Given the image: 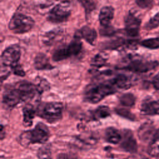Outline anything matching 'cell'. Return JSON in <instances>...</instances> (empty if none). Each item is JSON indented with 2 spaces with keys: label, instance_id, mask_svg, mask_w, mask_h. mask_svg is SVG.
I'll list each match as a JSON object with an SVG mask.
<instances>
[{
  "label": "cell",
  "instance_id": "cell-7",
  "mask_svg": "<svg viewBox=\"0 0 159 159\" xmlns=\"http://www.w3.org/2000/svg\"><path fill=\"white\" fill-rule=\"evenodd\" d=\"M25 101L24 94L17 83L7 87L3 93L2 103L7 109H12L18 104Z\"/></svg>",
  "mask_w": 159,
  "mask_h": 159
},
{
  "label": "cell",
  "instance_id": "cell-29",
  "mask_svg": "<svg viewBox=\"0 0 159 159\" xmlns=\"http://www.w3.org/2000/svg\"><path fill=\"white\" fill-rule=\"evenodd\" d=\"M39 81L37 83V84L36 85V87L39 93L47 90L49 88V84L45 80L42 78H39Z\"/></svg>",
  "mask_w": 159,
  "mask_h": 159
},
{
  "label": "cell",
  "instance_id": "cell-23",
  "mask_svg": "<svg viewBox=\"0 0 159 159\" xmlns=\"http://www.w3.org/2000/svg\"><path fill=\"white\" fill-rule=\"evenodd\" d=\"M120 103L125 107H132L135 104V97L131 93H125L119 98Z\"/></svg>",
  "mask_w": 159,
  "mask_h": 159
},
{
  "label": "cell",
  "instance_id": "cell-9",
  "mask_svg": "<svg viewBox=\"0 0 159 159\" xmlns=\"http://www.w3.org/2000/svg\"><path fill=\"white\" fill-rule=\"evenodd\" d=\"M20 57V49L18 45H13L6 48L1 55L3 66L13 67L17 64Z\"/></svg>",
  "mask_w": 159,
  "mask_h": 159
},
{
  "label": "cell",
  "instance_id": "cell-12",
  "mask_svg": "<svg viewBox=\"0 0 159 159\" xmlns=\"http://www.w3.org/2000/svg\"><path fill=\"white\" fill-rule=\"evenodd\" d=\"M111 81L117 89H127L133 86L135 80L130 75L121 73L116 76Z\"/></svg>",
  "mask_w": 159,
  "mask_h": 159
},
{
  "label": "cell",
  "instance_id": "cell-34",
  "mask_svg": "<svg viewBox=\"0 0 159 159\" xmlns=\"http://www.w3.org/2000/svg\"><path fill=\"white\" fill-rule=\"evenodd\" d=\"M11 68L15 75L20 76H23L25 75V72L24 71V70H22V67L20 65L17 64L15 66H14L13 67H12Z\"/></svg>",
  "mask_w": 159,
  "mask_h": 159
},
{
  "label": "cell",
  "instance_id": "cell-35",
  "mask_svg": "<svg viewBox=\"0 0 159 159\" xmlns=\"http://www.w3.org/2000/svg\"><path fill=\"white\" fill-rule=\"evenodd\" d=\"M152 84L156 89L159 90V73L153 77L152 80Z\"/></svg>",
  "mask_w": 159,
  "mask_h": 159
},
{
  "label": "cell",
  "instance_id": "cell-20",
  "mask_svg": "<svg viewBox=\"0 0 159 159\" xmlns=\"http://www.w3.org/2000/svg\"><path fill=\"white\" fill-rule=\"evenodd\" d=\"M36 112L37 111L31 104H27L23 107V122L25 127H29L32 125Z\"/></svg>",
  "mask_w": 159,
  "mask_h": 159
},
{
  "label": "cell",
  "instance_id": "cell-8",
  "mask_svg": "<svg viewBox=\"0 0 159 159\" xmlns=\"http://www.w3.org/2000/svg\"><path fill=\"white\" fill-rule=\"evenodd\" d=\"M71 14V6L68 1H63L55 5L49 12L47 19L53 23L63 22Z\"/></svg>",
  "mask_w": 159,
  "mask_h": 159
},
{
  "label": "cell",
  "instance_id": "cell-14",
  "mask_svg": "<svg viewBox=\"0 0 159 159\" xmlns=\"http://www.w3.org/2000/svg\"><path fill=\"white\" fill-rule=\"evenodd\" d=\"M114 10L111 6L102 7L99 14V20L101 27L109 26L114 17Z\"/></svg>",
  "mask_w": 159,
  "mask_h": 159
},
{
  "label": "cell",
  "instance_id": "cell-28",
  "mask_svg": "<svg viewBox=\"0 0 159 159\" xmlns=\"http://www.w3.org/2000/svg\"><path fill=\"white\" fill-rule=\"evenodd\" d=\"M38 156L40 159H48L50 156V148L48 145H45L39 148Z\"/></svg>",
  "mask_w": 159,
  "mask_h": 159
},
{
  "label": "cell",
  "instance_id": "cell-21",
  "mask_svg": "<svg viewBox=\"0 0 159 159\" xmlns=\"http://www.w3.org/2000/svg\"><path fill=\"white\" fill-rule=\"evenodd\" d=\"M62 34V30L60 29H53L49 32H46L43 37L42 42L46 45H52L57 39L60 37Z\"/></svg>",
  "mask_w": 159,
  "mask_h": 159
},
{
  "label": "cell",
  "instance_id": "cell-25",
  "mask_svg": "<svg viewBox=\"0 0 159 159\" xmlns=\"http://www.w3.org/2000/svg\"><path fill=\"white\" fill-rule=\"evenodd\" d=\"M85 10L86 14L93 12L96 7L95 0H78Z\"/></svg>",
  "mask_w": 159,
  "mask_h": 159
},
{
  "label": "cell",
  "instance_id": "cell-26",
  "mask_svg": "<svg viewBox=\"0 0 159 159\" xmlns=\"http://www.w3.org/2000/svg\"><path fill=\"white\" fill-rule=\"evenodd\" d=\"M159 26V12L153 16L145 24V28L147 30H152Z\"/></svg>",
  "mask_w": 159,
  "mask_h": 159
},
{
  "label": "cell",
  "instance_id": "cell-10",
  "mask_svg": "<svg viewBox=\"0 0 159 159\" xmlns=\"http://www.w3.org/2000/svg\"><path fill=\"white\" fill-rule=\"evenodd\" d=\"M141 20L135 13L129 12L125 18V30L128 36L136 37L139 33Z\"/></svg>",
  "mask_w": 159,
  "mask_h": 159
},
{
  "label": "cell",
  "instance_id": "cell-2",
  "mask_svg": "<svg viewBox=\"0 0 159 159\" xmlns=\"http://www.w3.org/2000/svg\"><path fill=\"white\" fill-rule=\"evenodd\" d=\"M50 137V131L46 125L39 122L30 130L24 132L20 136V143L26 147L34 143H45Z\"/></svg>",
  "mask_w": 159,
  "mask_h": 159
},
{
  "label": "cell",
  "instance_id": "cell-19",
  "mask_svg": "<svg viewBox=\"0 0 159 159\" xmlns=\"http://www.w3.org/2000/svg\"><path fill=\"white\" fill-rule=\"evenodd\" d=\"M111 115L110 109L106 106H101L96 109L90 112L89 119L93 120H98L105 119Z\"/></svg>",
  "mask_w": 159,
  "mask_h": 159
},
{
  "label": "cell",
  "instance_id": "cell-6",
  "mask_svg": "<svg viewBox=\"0 0 159 159\" xmlns=\"http://www.w3.org/2000/svg\"><path fill=\"white\" fill-rule=\"evenodd\" d=\"M34 25V20L30 16L17 13L11 18L9 29L15 34H24L30 31Z\"/></svg>",
  "mask_w": 159,
  "mask_h": 159
},
{
  "label": "cell",
  "instance_id": "cell-4",
  "mask_svg": "<svg viewBox=\"0 0 159 159\" xmlns=\"http://www.w3.org/2000/svg\"><path fill=\"white\" fill-rule=\"evenodd\" d=\"M63 105L58 102H46L40 105L37 114L46 121L53 123L60 120L62 116Z\"/></svg>",
  "mask_w": 159,
  "mask_h": 159
},
{
  "label": "cell",
  "instance_id": "cell-36",
  "mask_svg": "<svg viewBox=\"0 0 159 159\" xmlns=\"http://www.w3.org/2000/svg\"><path fill=\"white\" fill-rule=\"evenodd\" d=\"M48 159H51V158H48Z\"/></svg>",
  "mask_w": 159,
  "mask_h": 159
},
{
  "label": "cell",
  "instance_id": "cell-3",
  "mask_svg": "<svg viewBox=\"0 0 159 159\" xmlns=\"http://www.w3.org/2000/svg\"><path fill=\"white\" fill-rule=\"evenodd\" d=\"M158 65L157 61L148 60L137 56H130L127 57L125 65L122 69L135 72V73H146L156 68Z\"/></svg>",
  "mask_w": 159,
  "mask_h": 159
},
{
  "label": "cell",
  "instance_id": "cell-24",
  "mask_svg": "<svg viewBox=\"0 0 159 159\" xmlns=\"http://www.w3.org/2000/svg\"><path fill=\"white\" fill-rule=\"evenodd\" d=\"M141 45L150 49L159 48V37H153L145 39L141 42Z\"/></svg>",
  "mask_w": 159,
  "mask_h": 159
},
{
  "label": "cell",
  "instance_id": "cell-16",
  "mask_svg": "<svg viewBox=\"0 0 159 159\" xmlns=\"http://www.w3.org/2000/svg\"><path fill=\"white\" fill-rule=\"evenodd\" d=\"M34 65L36 69L39 70H47L53 68L50 63L48 57L42 53H39L35 58Z\"/></svg>",
  "mask_w": 159,
  "mask_h": 159
},
{
  "label": "cell",
  "instance_id": "cell-11",
  "mask_svg": "<svg viewBox=\"0 0 159 159\" xmlns=\"http://www.w3.org/2000/svg\"><path fill=\"white\" fill-rule=\"evenodd\" d=\"M120 147L125 151L130 153H134L137 151V142L130 130H124L120 141Z\"/></svg>",
  "mask_w": 159,
  "mask_h": 159
},
{
  "label": "cell",
  "instance_id": "cell-33",
  "mask_svg": "<svg viewBox=\"0 0 159 159\" xmlns=\"http://www.w3.org/2000/svg\"><path fill=\"white\" fill-rule=\"evenodd\" d=\"M116 112L119 114V115H120L124 117L128 118V119H134V116L132 114L128 111H127L125 109H122V108H119L116 109Z\"/></svg>",
  "mask_w": 159,
  "mask_h": 159
},
{
  "label": "cell",
  "instance_id": "cell-27",
  "mask_svg": "<svg viewBox=\"0 0 159 159\" xmlns=\"http://www.w3.org/2000/svg\"><path fill=\"white\" fill-rule=\"evenodd\" d=\"M106 60L107 58L105 57V55L99 53L94 58L93 61V65L94 68H99L104 65Z\"/></svg>",
  "mask_w": 159,
  "mask_h": 159
},
{
  "label": "cell",
  "instance_id": "cell-31",
  "mask_svg": "<svg viewBox=\"0 0 159 159\" xmlns=\"http://www.w3.org/2000/svg\"><path fill=\"white\" fill-rule=\"evenodd\" d=\"M57 159H78V156L72 152L60 153L57 155Z\"/></svg>",
  "mask_w": 159,
  "mask_h": 159
},
{
  "label": "cell",
  "instance_id": "cell-30",
  "mask_svg": "<svg viewBox=\"0 0 159 159\" xmlns=\"http://www.w3.org/2000/svg\"><path fill=\"white\" fill-rule=\"evenodd\" d=\"M99 31L101 34L104 36H111L115 33L114 28L111 25L101 27Z\"/></svg>",
  "mask_w": 159,
  "mask_h": 159
},
{
  "label": "cell",
  "instance_id": "cell-13",
  "mask_svg": "<svg viewBox=\"0 0 159 159\" xmlns=\"http://www.w3.org/2000/svg\"><path fill=\"white\" fill-rule=\"evenodd\" d=\"M154 125L151 122H145L143 124L138 130V136L139 139L144 142L152 140L156 133Z\"/></svg>",
  "mask_w": 159,
  "mask_h": 159
},
{
  "label": "cell",
  "instance_id": "cell-5",
  "mask_svg": "<svg viewBox=\"0 0 159 159\" xmlns=\"http://www.w3.org/2000/svg\"><path fill=\"white\" fill-rule=\"evenodd\" d=\"M80 38L76 34L74 39L68 45L57 49L52 55L53 60L59 61L79 54L82 48V43Z\"/></svg>",
  "mask_w": 159,
  "mask_h": 159
},
{
  "label": "cell",
  "instance_id": "cell-15",
  "mask_svg": "<svg viewBox=\"0 0 159 159\" xmlns=\"http://www.w3.org/2000/svg\"><path fill=\"white\" fill-rule=\"evenodd\" d=\"M141 113L143 115H159V101L146 99L141 104Z\"/></svg>",
  "mask_w": 159,
  "mask_h": 159
},
{
  "label": "cell",
  "instance_id": "cell-18",
  "mask_svg": "<svg viewBox=\"0 0 159 159\" xmlns=\"http://www.w3.org/2000/svg\"><path fill=\"white\" fill-rule=\"evenodd\" d=\"M104 139L109 143L117 144L121 141L122 134L117 129L111 127L106 129L104 132Z\"/></svg>",
  "mask_w": 159,
  "mask_h": 159
},
{
  "label": "cell",
  "instance_id": "cell-22",
  "mask_svg": "<svg viewBox=\"0 0 159 159\" xmlns=\"http://www.w3.org/2000/svg\"><path fill=\"white\" fill-rule=\"evenodd\" d=\"M148 152L152 157L159 155V129L157 130L153 139L150 142Z\"/></svg>",
  "mask_w": 159,
  "mask_h": 159
},
{
  "label": "cell",
  "instance_id": "cell-1",
  "mask_svg": "<svg viewBox=\"0 0 159 159\" xmlns=\"http://www.w3.org/2000/svg\"><path fill=\"white\" fill-rule=\"evenodd\" d=\"M117 90L111 80L106 82L90 84L84 91V99L88 102L97 103L106 96L116 93Z\"/></svg>",
  "mask_w": 159,
  "mask_h": 159
},
{
  "label": "cell",
  "instance_id": "cell-32",
  "mask_svg": "<svg viewBox=\"0 0 159 159\" xmlns=\"http://www.w3.org/2000/svg\"><path fill=\"white\" fill-rule=\"evenodd\" d=\"M136 3L142 8H148L152 6L153 0H135Z\"/></svg>",
  "mask_w": 159,
  "mask_h": 159
},
{
  "label": "cell",
  "instance_id": "cell-17",
  "mask_svg": "<svg viewBox=\"0 0 159 159\" xmlns=\"http://www.w3.org/2000/svg\"><path fill=\"white\" fill-rule=\"evenodd\" d=\"M78 34L80 37H83L87 42L92 45H94L97 38V33L94 29L88 26H84L80 30Z\"/></svg>",
  "mask_w": 159,
  "mask_h": 159
}]
</instances>
